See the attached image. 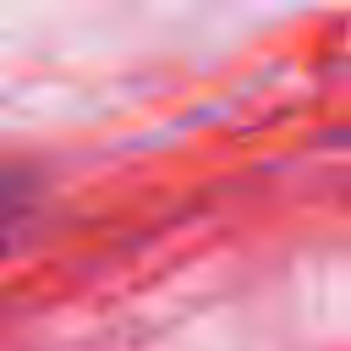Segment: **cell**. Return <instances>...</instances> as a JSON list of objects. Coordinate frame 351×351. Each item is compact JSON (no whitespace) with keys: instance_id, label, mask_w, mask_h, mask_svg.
Returning <instances> with one entry per match:
<instances>
[{"instance_id":"obj_1","label":"cell","mask_w":351,"mask_h":351,"mask_svg":"<svg viewBox=\"0 0 351 351\" xmlns=\"http://www.w3.org/2000/svg\"><path fill=\"white\" fill-rule=\"evenodd\" d=\"M16 225H22V186H16L11 176H0V252L11 247Z\"/></svg>"}]
</instances>
